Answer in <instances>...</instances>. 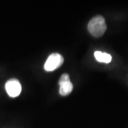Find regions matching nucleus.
I'll return each mask as SVG.
<instances>
[{
  "label": "nucleus",
  "mask_w": 128,
  "mask_h": 128,
  "mask_svg": "<svg viewBox=\"0 0 128 128\" xmlns=\"http://www.w3.org/2000/svg\"><path fill=\"white\" fill-rule=\"evenodd\" d=\"M6 90L10 97H16L21 93L22 86L18 80L16 78H12L6 82Z\"/></svg>",
  "instance_id": "obj_4"
},
{
  "label": "nucleus",
  "mask_w": 128,
  "mask_h": 128,
  "mask_svg": "<svg viewBox=\"0 0 128 128\" xmlns=\"http://www.w3.org/2000/svg\"><path fill=\"white\" fill-rule=\"evenodd\" d=\"M59 85L60 86V93L65 96L69 95L73 90V85L70 81V76L68 74H64L60 76Z\"/></svg>",
  "instance_id": "obj_3"
},
{
  "label": "nucleus",
  "mask_w": 128,
  "mask_h": 128,
  "mask_svg": "<svg viewBox=\"0 0 128 128\" xmlns=\"http://www.w3.org/2000/svg\"><path fill=\"white\" fill-rule=\"evenodd\" d=\"M107 29L105 19L103 16H97L89 22L88 30L91 34L96 38L103 36Z\"/></svg>",
  "instance_id": "obj_1"
},
{
  "label": "nucleus",
  "mask_w": 128,
  "mask_h": 128,
  "mask_svg": "<svg viewBox=\"0 0 128 128\" xmlns=\"http://www.w3.org/2000/svg\"><path fill=\"white\" fill-rule=\"evenodd\" d=\"M94 56L96 60L100 62L108 64L112 61V56L106 53H103L100 51H96L94 52Z\"/></svg>",
  "instance_id": "obj_5"
},
{
  "label": "nucleus",
  "mask_w": 128,
  "mask_h": 128,
  "mask_svg": "<svg viewBox=\"0 0 128 128\" xmlns=\"http://www.w3.org/2000/svg\"><path fill=\"white\" fill-rule=\"evenodd\" d=\"M64 58L61 55L54 53L49 55L44 64V69L46 71H53L61 66L64 63Z\"/></svg>",
  "instance_id": "obj_2"
}]
</instances>
